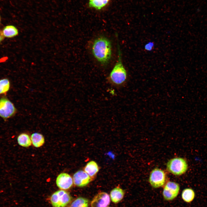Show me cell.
Instances as JSON below:
<instances>
[{"mask_svg":"<svg viewBox=\"0 0 207 207\" xmlns=\"http://www.w3.org/2000/svg\"><path fill=\"white\" fill-rule=\"evenodd\" d=\"M91 51L93 55L99 63L103 65L107 64L112 55L110 41L105 36L97 38L92 43Z\"/></svg>","mask_w":207,"mask_h":207,"instance_id":"6da1fadb","label":"cell"},{"mask_svg":"<svg viewBox=\"0 0 207 207\" xmlns=\"http://www.w3.org/2000/svg\"><path fill=\"white\" fill-rule=\"evenodd\" d=\"M117 41L118 60L109 74L108 79L109 82L113 86L119 87H122L126 83L127 73L122 62L121 52L118 41Z\"/></svg>","mask_w":207,"mask_h":207,"instance_id":"7a4b0ae2","label":"cell"},{"mask_svg":"<svg viewBox=\"0 0 207 207\" xmlns=\"http://www.w3.org/2000/svg\"><path fill=\"white\" fill-rule=\"evenodd\" d=\"M166 168L169 172L175 175H180L186 172L188 164L186 160L181 158L170 160L166 164Z\"/></svg>","mask_w":207,"mask_h":207,"instance_id":"3957f363","label":"cell"},{"mask_svg":"<svg viewBox=\"0 0 207 207\" xmlns=\"http://www.w3.org/2000/svg\"><path fill=\"white\" fill-rule=\"evenodd\" d=\"M70 194L64 190H59L51 195V201L53 207H65L71 201Z\"/></svg>","mask_w":207,"mask_h":207,"instance_id":"277c9868","label":"cell"},{"mask_svg":"<svg viewBox=\"0 0 207 207\" xmlns=\"http://www.w3.org/2000/svg\"><path fill=\"white\" fill-rule=\"evenodd\" d=\"M17 110L13 103L7 98L3 97L0 99V117L6 119L13 116Z\"/></svg>","mask_w":207,"mask_h":207,"instance_id":"5b68a950","label":"cell"},{"mask_svg":"<svg viewBox=\"0 0 207 207\" xmlns=\"http://www.w3.org/2000/svg\"><path fill=\"white\" fill-rule=\"evenodd\" d=\"M166 174L162 170L158 168L154 169L151 172L149 182L151 186L154 188L163 186L165 183Z\"/></svg>","mask_w":207,"mask_h":207,"instance_id":"8992f818","label":"cell"},{"mask_svg":"<svg viewBox=\"0 0 207 207\" xmlns=\"http://www.w3.org/2000/svg\"><path fill=\"white\" fill-rule=\"evenodd\" d=\"M180 190L179 185L175 182H168L165 185L162 192L164 199L166 201H171L178 195Z\"/></svg>","mask_w":207,"mask_h":207,"instance_id":"52a82bcc","label":"cell"},{"mask_svg":"<svg viewBox=\"0 0 207 207\" xmlns=\"http://www.w3.org/2000/svg\"><path fill=\"white\" fill-rule=\"evenodd\" d=\"M72 179L74 184L79 187L86 186L92 179L84 171L82 170L78 171L75 173Z\"/></svg>","mask_w":207,"mask_h":207,"instance_id":"ba28073f","label":"cell"},{"mask_svg":"<svg viewBox=\"0 0 207 207\" xmlns=\"http://www.w3.org/2000/svg\"><path fill=\"white\" fill-rule=\"evenodd\" d=\"M110 203L109 195L105 192L98 193L91 202V207H107Z\"/></svg>","mask_w":207,"mask_h":207,"instance_id":"9c48e42d","label":"cell"},{"mask_svg":"<svg viewBox=\"0 0 207 207\" xmlns=\"http://www.w3.org/2000/svg\"><path fill=\"white\" fill-rule=\"evenodd\" d=\"M56 184L60 188L67 189L70 188L73 185V180L71 176L66 173H62L57 177Z\"/></svg>","mask_w":207,"mask_h":207,"instance_id":"30bf717a","label":"cell"},{"mask_svg":"<svg viewBox=\"0 0 207 207\" xmlns=\"http://www.w3.org/2000/svg\"><path fill=\"white\" fill-rule=\"evenodd\" d=\"M124 194V191L119 187L112 189L110 193L111 199L113 203H117L123 198Z\"/></svg>","mask_w":207,"mask_h":207,"instance_id":"8fae6325","label":"cell"},{"mask_svg":"<svg viewBox=\"0 0 207 207\" xmlns=\"http://www.w3.org/2000/svg\"><path fill=\"white\" fill-rule=\"evenodd\" d=\"M99 170V167L95 161L88 162L84 168V171L92 179L94 178Z\"/></svg>","mask_w":207,"mask_h":207,"instance_id":"7c38bea8","label":"cell"},{"mask_svg":"<svg viewBox=\"0 0 207 207\" xmlns=\"http://www.w3.org/2000/svg\"><path fill=\"white\" fill-rule=\"evenodd\" d=\"M33 145L36 147H39L42 146L45 143V139L43 135L38 133H32L30 137Z\"/></svg>","mask_w":207,"mask_h":207,"instance_id":"4fadbf2b","label":"cell"},{"mask_svg":"<svg viewBox=\"0 0 207 207\" xmlns=\"http://www.w3.org/2000/svg\"><path fill=\"white\" fill-rule=\"evenodd\" d=\"M2 32L4 37L10 38L17 36L18 34V31L15 26L10 25L5 26L3 29Z\"/></svg>","mask_w":207,"mask_h":207,"instance_id":"5bb4252c","label":"cell"},{"mask_svg":"<svg viewBox=\"0 0 207 207\" xmlns=\"http://www.w3.org/2000/svg\"><path fill=\"white\" fill-rule=\"evenodd\" d=\"M17 140L19 145L23 147H28L31 145V138L29 135L26 133L20 134L18 137Z\"/></svg>","mask_w":207,"mask_h":207,"instance_id":"9a60e30c","label":"cell"},{"mask_svg":"<svg viewBox=\"0 0 207 207\" xmlns=\"http://www.w3.org/2000/svg\"><path fill=\"white\" fill-rule=\"evenodd\" d=\"M195 196L194 191L193 189L190 188H187L183 189L181 194L182 199L187 203H190L192 201Z\"/></svg>","mask_w":207,"mask_h":207,"instance_id":"2e32d148","label":"cell"},{"mask_svg":"<svg viewBox=\"0 0 207 207\" xmlns=\"http://www.w3.org/2000/svg\"><path fill=\"white\" fill-rule=\"evenodd\" d=\"M88 200L85 198L78 197L74 201L70 207H88Z\"/></svg>","mask_w":207,"mask_h":207,"instance_id":"e0dca14e","label":"cell"},{"mask_svg":"<svg viewBox=\"0 0 207 207\" xmlns=\"http://www.w3.org/2000/svg\"><path fill=\"white\" fill-rule=\"evenodd\" d=\"M110 0H89V6L100 9L106 5Z\"/></svg>","mask_w":207,"mask_h":207,"instance_id":"ac0fdd59","label":"cell"},{"mask_svg":"<svg viewBox=\"0 0 207 207\" xmlns=\"http://www.w3.org/2000/svg\"><path fill=\"white\" fill-rule=\"evenodd\" d=\"M10 87V83L7 78L0 80V95L5 94L9 90Z\"/></svg>","mask_w":207,"mask_h":207,"instance_id":"d6986e66","label":"cell"},{"mask_svg":"<svg viewBox=\"0 0 207 207\" xmlns=\"http://www.w3.org/2000/svg\"><path fill=\"white\" fill-rule=\"evenodd\" d=\"M154 46V43L152 42H150L146 44L145 47V50L147 51L151 50Z\"/></svg>","mask_w":207,"mask_h":207,"instance_id":"ffe728a7","label":"cell"},{"mask_svg":"<svg viewBox=\"0 0 207 207\" xmlns=\"http://www.w3.org/2000/svg\"><path fill=\"white\" fill-rule=\"evenodd\" d=\"M4 38V37L3 35L2 31L0 30V43L3 41Z\"/></svg>","mask_w":207,"mask_h":207,"instance_id":"44dd1931","label":"cell"},{"mask_svg":"<svg viewBox=\"0 0 207 207\" xmlns=\"http://www.w3.org/2000/svg\"><path fill=\"white\" fill-rule=\"evenodd\" d=\"M1 20V16H0V23Z\"/></svg>","mask_w":207,"mask_h":207,"instance_id":"7402d4cb","label":"cell"}]
</instances>
